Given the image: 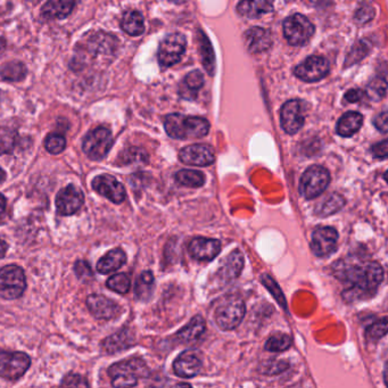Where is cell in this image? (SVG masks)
I'll list each match as a JSON object with an SVG mask.
<instances>
[{"label": "cell", "instance_id": "1", "mask_svg": "<svg viewBox=\"0 0 388 388\" xmlns=\"http://www.w3.org/2000/svg\"><path fill=\"white\" fill-rule=\"evenodd\" d=\"M341 273L342 280L351 285L349 290L351 297L354 294L358 297L371 295L384 279V270L377 262H369L362 266H344L341 269Z\"/></svg>", "mask_w": 388, "mask_h": 388}, {"label": "cell", "instance_id": "2", "mask_svg": "<svg viewBox=\"0 0 388 388\" xmlns=\"http://www.w3.org/2000/svg\"><path fill=\"white\" fill-rule=\"evenodd\" d=\"M165 131L173 139L203 138L210 131L208 120L200 116L170 114L165 118Z\"/></svg>", "mask_w": 388, "mask_h": 388}, {"label": "cell", "instance_id": "3", "mask_svg": "<svg viewBox=\"0 0 388 388\" xmlns=\"http://www.w3.org/2000/svg\"><path fill=\"white\" fill-rule=\"evenodd\" d=\"M109 375L116 387H132L138 379L149 375V368L140 358H129L109 367Z\"/></svg>", "mask_w": 388, "mask_h": 388}, {"label": "cell", "instance_id": "4", "mask_svg": "<svg viewBox=\"0 0 388 388\" xmlns=\"http://www.w3.org/2000/svg\"><path fill=\"white\" fill-rule=\"evenodd\" d=\"M245 303L237 295L224 297V301L217 306L214 319L222 330H233L237 328L245 316Z\"/></svg>", "mask_w": 388, "mask_h": 388}, {"label": "cell", "instance_id": "5", "mask_svg": "<svg viewBox=\"0 0 388 388\" xmlns=\"http://www.w3.org/2000/svg\"><path fill=\"white\" fill-rule=\"evenodd\" d=\"M329 184L330 175L328 170L320 165H312L303 173L299 182V193L306 200H313L319 197Z\"/></svg>", "mask_w": 388, "mask_h": 388}, {"label": "cell", "instance_id": "6", "mask_svg": "<svg viewBox=\"0 0 388 388\" xmlns=\"http://www.w3.org/2000/svg\"><path fill=\"white\" fill-rule=\"evenodd\" d=\"M27 288L23 270L17 266H6L0 269V295L6 299L22 297Z\"/></svg>", "mask_w": 388, "mask_h": 388}, {"label": "cell", "instance_id": "7", "mask_svg": "<svg viewBox=\"0 0 388 388\" xmlns=\"http://www.w3.org/2000/svg\"><path fill=\"white\" fill-rule=\"evenodd\" d=\"M112 145V133L109 129L97 128L90 131L83 139V149L90 160L100 161L109 154Z\"/></svg>", "mask_w": 388, "mask_h": 388}, {"label": "cell", "instance_id": "8", "mask_svg": "<svg viewBox=\"0 0 388 388\" xmlns=\"http://www.w3.org/2000/svg\"><path fill=\"white\" fill-rule=\"evenodd\" d=\"M314 27L302 14H294L283 22V36L292 46H302L313 36Z\"/></svg>", "mask_w": 388, "mask_h": 388}, {"label": "cell", "instance_id": "9", "mask_svg": "<svg viewBox=\"0 0 388 388\" xmlns=\"http://www.w3.org/2000/svg\"><path fill=\"white\" fill-rule=\"evenodd\" d=\"M186 46V38L180 33H172L170 36H165L158 47V63L165 67L175 65L184 56Z\"/></svg>", "mask_w": 388, "mask_h": 388}, {"label": "cell", "instance_id": "10", "mask_svg": "<svg viewBox=\"0 0 388 388\" xmlns=\"http://www.w3.org/2000/svg\"><path fill=\"white\" fill-rule=\"evenodd\" d=\"M31 360L23 352H0V377L17 380L30 368Z\"/></svg>", "mask_w": 388, "mask_h": 388}, {"label": "cell", "instance_id": "11", "mask_svg": "<svg viewBox=\"0 0 388 388\" xmlns=\"http://www.w3.org/2000/svg\"><path fill=\"white\" fill-rule=\"evenodd\" d=\"M304 105L301 100H290L285 103L280 111V122L285 132L295 135L304 125Z\"/></svg>", "mask_w": 388, "mask_h": 388}, {"label": "cell", "instance_id": "12", "mask_svg": "<svg viewBox=\"0 0 388 388\" xmlns=\"http://www.w3.org/2000/svg\"><path fill=\"white\" fill-rule=\"evenodd\" d=\"M329 72V63L325 57L310 56L295 69V76L304 83H316Z\"/></svg>", "mask_w": 388, "mask_h": 388}, {"label": "cell", "instance_id": "13", "mask_svg": "<svg viewBox=\"0 0 388 388\" xmlns=\"http://www.w3.org/2000/svg\"><path fill=\"white\" fill-rule=\"evenodd\" d=\"M92 188L95 189L99 195L107 198L113 202L114 204H121L125 200V187L120 181L116 180L114 177L109 175H97L92 180Z\"/></svg>", "mask_w": 388, "mask_h": 388}, {"label": "cell", "instance_id": "14", "mask_svg": "<svg viewBox=\"0 0 388 388\" xmlns=\"http://www.w3.org/2000/svg\"><path fill=\"white\" fill-rule=\"evenodd\" d=\"M85 202L83 191L74 184L63 188L57 194L56 208L61 215H72L81 208Z\"/></svg>", "mask_w": 388, "mask_h": 388}, {"label": "cell", "instance_id": "15", "mask_svg": "<svg viewBox=\"0 0 388 388\" xmlns=\"http://www.w3.org/2000/svg\"><path fill=\"white\" fill-rule=\"evenodd\" d=\"M338 241V233L332 227H320L314 230L311 241V248L314 255L327 257L336 250Z\"/></svg>", "mask_w": 388, "mask_h": 388}, {"label": "cell", "instance_id": "16", "mask_svg": "<svg viewBox=\"0 0 388 388\" xmlns=\"http://www.w3.org/2000/svg\"><path fill=\"white\" fill-rule=\"evenodd\" d=\"M179 158L184 164L194 166H208L215 161L212 147L208 145H191L181 149Z\"/></svg>", "mask_w": 388, "mask_h": 388}, {"label": "cell", "instance_id": "17", "mask_svg": "<svg viewBox=\"0 0 388 388\" xmlns=\"http://www.w3.org/2000/svg\"><path fill=\"white\" fill-rule=\"evenodd\" d=\"M188 250L191 257L197 261H212L219 255L221 243L212 238L197 237L191 240Z\"/></svg>", "mask_w": 388, "mask_h": 388}, {"label": "cell", "instance_id": "18", "mask_svg": "<svg viewBox=\"0 0 388 388\" xmlns=\"http://www.w3.org/2000/svg\"><path fill=\"white\" fill-rule=\"evenodd\" d=\"M87 305L90 312L97 319L109 320L119 316L121 308L112 299L103 297V295H90L87 299Z\"/></svg>", "mask_w": 388, "mask_h": 388}, {"label": "cell", "instance_id": "19", "mask_svg": "<svg viewBox=\"0 0 388 388\" xmlns=\"http://www.w3.org/2000/svg\"><path fill=\"white\" fill-rule=\"evenodd\" d=\"M202 360L195 351H184L173 363L175 374L181 378H191L201 371Z\"/></svg>", "mask_w": 388, "mask_h": 388}, {"label": "cell", "instance_id": "20", "mask_svg": "<svg viewBox=\"0 0 388 388\" xmlns=\"http://www.w3.org/2000/svg\"><path fill=\"white\" fill-rule=\"evenodd\" d=\"M244 43L248 53L260 54L269 50L272 38L267 29L252 28L244 34Z\"/></svg>", "mask_w": 388, "mask_h": 388}, {"label": "cell", "instance_id": "21", "mask_svg": "<svg viewBox=\"0 0 388 388\" xmlns=\"http://www.w3.org/2000/svg\"><path fill=\"white\" fill-rule=\"evenodd\" d=\"M274 0H241L237 5L240 17L257 19L273 10Z\"/></svg>", "mask_w": 388, "mask_h": 388}, {"label": "cell", "instance_id": "22", "mask_svg": "<svg viewBox=\"0 0 388 388\" xmlns=\"http://www.w3.org/2000/svg\"><path fill=\"white\" fill-rule=\"evenodd\" d=\"M76 0H50L43 7V17L46 20H61L69 17L76 6Z\"/></svg>", "mask_w": 388, "mask_h": 388}, {"label": "cell", "instance_id": "23", "mask_svg": "<svg viewBox=\"0 0 388 388\" xmlns=\"http://www.w3.org/2000/svg\"><path fill=\"white\" fill-rule=\"evenodd\" d=\"M204 86V76L200 71L188 73L179 87V95L181 98L194 100L197 97L198 91Z\"/></svg>", "mask_w": 388, "mask_h": 388}, {"label": "cell", "instance_id": "24", "mask_svg": "<svg viewBox=\"0 0 388 388\" xmlns=\"http://www.w3.org/2000/svg\"><path fill=\"white\" fill-rule=\"evenodd\" d=\"M244 266L243 254L239 250H234L233 253L224 261V266L221 267L220 279L224 280V283L233 281L239 276Z\"/></svg>", "mask_w": 388, "mask_h": 388}, {"label": "cell", "instance_id": "25", "mask_svg": "<svg viewBox=\"0 0 388 388\" xmlns=\"http://www.w3.org/2000/svg\"><path fill=\"white\" fill-rule=\"evenodd\" d=\"M127 261V255L121 248L109 250V253L98 261L97 263V271L102 274L114 272L116 270L123 267Z\"/></svg>", "mask_w": 388, "mask_h": 388}, {"label": "cell", "instance_id": "26", "mask_svg": "<svg viewBox=\"0 0 388 388\" xmlns=\"http://www.w3.org/2000/svg\"><path fill=\"white\" fill-rule=\"evenodd\" d=\"M363 118L358 112H349L339 119L337 123V133L342 137H352L361 128Z\"/></svg>", "mask_w": 388, "mask_h": 388}, {"label": "cell", "instance_id": "27", "mask_svg": "<svg viewBox=\"0 0 388 388\" xmlns=\"http://www.w3.org/2000/svg\"><path fill=\"white\" fill-rule=\"evenodd\" d=\"M205 320L201 316H196L189 321L187 326H184L181 329L180 332L177 334V338L181 343H191L200 338L204 334Z\"/></svg>", "mask_w": 388, "mask_h": 388}, {"label": "cell", "instance_id": "28", "mask_svg": "<svg viewBox=\"0 0 388 388\" xmlns=\"http://www.w3.org/2000/svg\"><path fill=\"white\" fill-rule=\"evenodd\" d=\"M121 27L129 36H142L145 31L144 17L137 10H129L123 15L121 21Z\"/></svg>", "mask_w": 388, "mask_h": 388}, {"label": "cell", "instance_id": "29", "mask_svg": "<svg viewBox=\"0 0 388 388\" xmlns=\"http://www.w3.org/2000/svg\"><path fill=\"white\" fill-rule=\"evenodd\" d=\"M198 45H200V52H201L202 62L204 65V69L210 76H213L215 71V56H214L213 48L211 45L208 36H205L203 31H198Z\"/></svg>", "mask_w": 388, "mask_h": 388}, {"label": "cell", "instance_id": "30", "mask_svg": "<svg viewBox=\"0 0 388 388\" xmlns=\"http://www.w3.org/2000/svg\"><path fill=\"white\" fill-rule=\"evenodd\" d=\"M345 205V200L339 194H330L326 200H323L316 208V215L319 217H329L342 210Z\"/></svg>", "mask_w": 388, "mask_h": 388}, {"label": "cell", "instance_id": "31", "mask_svg": "<svg viewBox=\"0 0 388 388\" xmlns=\"http://www.w3.org/2000/svg\"><path fill=\"white\" fill-rule=\"evenodd\" d=\"M25 76H27V67L23 63L17 62V61L3 64V67L0 69V76L10 83L21 81L25 78Z\"/></svg>", "mask_w": 388, "mask_h": 388}, {"label": "cell", "instance_id": "32", "mask_svg": "<svg viewBox=\"0 0 388 388\" xmlns=\"http://www.w3.org/2000/svg\"><path fill=\"white\" fill-rule=\"evenodd\" d=\"M175 179L179 184L186 187L200 188L205 184V177L201 171L194 170H181L177 175Z\"/></svg>", "mask_w": 388, "mask_h": 388}, {"label": "cell", "instance_id": "33", "mask_svg": "<svg viewBox=\"0 0 388 388\" xmlns=\"http://www.w3.org/2000/svg\"><path fill=\"white\" fill-rule=\"evenodd\" d=\"M154 288V276L151 271L142 272L136 283V295L139 299H147L151 297Z\"/></svg>", "mask_w": 388, "mask_h": 388}, {"label": "cell", "instance_id": "34", "mask_svg": "<svg viewBox=\"0 0 388 388\" xmlns=\"http://www.w3.org/2000/svg\"><path fill=\"white\" fill-rule=\"evenodd\" d=\"M17 131L7 127H0V155L8 154L17 145Z\"/></svg>", "mask_w": 388, "mask_h": 388}, {"label": "cell", "instance_id": "35", "mask_svg": "<svg viewBox=\"0 0 388 388\" xmlns=\"http://www.w3.org/2000/svg\"><path fill=\"white\" fill-rule=\"evenodd\" d=\"M129 335L125 332H118L116 335L111 336L109 338H106L103 342V349H105L107 353H116L119 349L128 347Z\"/></svg>", "mask_w": 388, "mask_h": 388}, {"label": "cell", "instance_id": "36", "mask_svg": "<svg viewBox=\"0 0 388 388\" xmlns=\"http://www.w3.org/2000/svg\"><path fill=\"white\" fill-rule=\"evenodd\" d=\"M292 346V338L286 334H277L270 337L266 343V349L269 352H283Z\"/></svg>", "mask_w": 388, "mask_h": 388}, {"label": "cell", "instance_id": "37", "mask_svg": "<svg viewBox=\"0 0 388 388\" xmlns=\"http://www.w3.org/2000/svg\"><path fill=\"white\" fill-rule=\"evenodd\" d=\"M109 290L119 294H127L130 290V278L125 273H118L111 277L106 283Z\"/></svg>", "mask_w": 388, "mask_h": 388}, {"label": "cell", "instance_id": "38", "mask_svg": "<svg viewBox=\"0 0 388 388\" xmlns=\"http://www.w3.org/2000/svg\"><path fill=\"white\" fill-rule=\"evenodd\" d=\"M386 91H387V83L385 78H376L369 83L365 95L374 100H379L382 97H385Z\"/></svg>", "mask_w": 388, "mask_h": 388}, {"label": "cell", "instance_id": "39", "mask_svg": "<svg viewBox=\"0 0 388 388\" xmlns=\"http://www.w3.org/2000/svg\"><path fill=\"white\" fill-rule=\"evenodd\" d=\"M370 45H369L365 40H362V41H358L356 46L353 47V50H351V53L349 54V57L346 60V66L352 65L354 63L360 62L362 58H365L367 56V54L369 53L370 50Z\"/></svg>", "mask_w": 388, "mask_h": 388}, {"label": "cell", "instance_id": "40", "mask_svg": "<svg viewBox=\"0 0 388 388\" xmlns=\"http://www.w3.org/2000/svg\"><path fill=\"white\" fill-rule=\"evenodd\" d=\"M45 147L50 154H60L66 147V139L60 133H50L45 140Z\"/></svg>", "mask_w": 388, "mask_h": 388}, {"label": "cell", "instance_id": "41", "mask_svg": "<svg viewBox=\"0 0 388 388\" xmlns=\"http://www.w3.org/2000/svg\"><path fill=\"white\" fill-rule=\"evenodd\" d=\"M386 334H387V318H382V320H379L367 329L365 336L369 341L376 342V341L382 338L384 336H386Z\"/></svg>", "mask_w": 388, "mask_h": 388}, {"label": "cell", "instance_id": "42", "mask_svg": "<svg viewBox=\"0 0 388 388\" xmlns=\"http://www.w3.org/2000/svg\"><path fill=\"white\" fill-rule=\"evenodd\" d=\"M149 156L145 151L139 149H130L125 151L122 155V161L125 164H132V163H146Z\"/></svg>", "mask_w": 388, "mask_h": 388}, {"label": "cell", "instance_id": "43", "mask_svg": "<svg viewBox=\"0 0 388 388\" xmlns=\"http://www.w3.org/2000/svg\"><path fill=\"white\" fill-rule=\"evenodd\" d=\"M376 12L375 8L369 5V3H362L361 6L358 7L356 13V21L358 23L365 24L374 20Z\"/></svg>", "mask_w": 388, "mask_h": 388}, {"label": "cell", "instance_id": "44", "mask_svg": "<svg viewBox=\"0 0 388 388\" xmlns=\"http://www.w3.org/2000/svg\"><path fill=\"white\" fill-rule=\"evenodd\" d=\"M262 283L266 285L268 290L271 292L274 299H277V302L280 303V304L283 305V308H286V299L283 297V294L281 293V290H280L278 285L274 283V280L270 276H263L262 277Z\"/></svg>", "mask_w": 388, "mask_h": 388}, {"label": "cell", "instance_id": "45", "mask_svg": "<svg viewBox=\"0 0 388 388\" xmlns=\"http://www.w3.org/2000/svg\"><path fill=\"white\" fill-rule=\"evenodd\" d=\"M61 385L67 386V387H88L89 384H88L86 379L81 377V376L69 374V375L64 377L62 382H61Z\"/></svg>", "mask_w": 388, "mask_h": 388}, {"label": "cell", "instance_id": "46", "mask_svg": "<svg viewBox=\"0 0 388 388\" xmlns=\"http://www.w3.org/2000/svg\"><path fill=\"white\" fill-rule=\"evenodd\" d=\"M76 276L79 277L80 279L88 281L94 278V273H92L91 268L89 264L87 263L86 261H78L76 266H74Z\"/></svg>", "mask_w": 388, "mask_h": 388}, {"label": "cell", "instance_id": "47", "mask_svg": "<svg viewBox=\"0 0 388 388\" xmlns=\"http://www.w3.org/2000/svg\"><path fill=\"white\" fill-rule=\"evenodd\" d=\"M372 154L377 158H387L388 155V142L387 140H382V142H378L376 145L372 146L371 149Z\"/></svg>", "mask_w": 388, "mask_h": 388}, {"label": "cell", "instance_id": "48", "mask_svg": "<svg viewBox=\"0 0 388 388\" xmlns=\"http://www.w3.org/2000/svg\"><path fill=\"white\" fill-rule=\"evenodd\" d=\"M374 125H375L376 128L378 129L379 131L382 132V133H386L388 127L387 111H384L382 114H379V116L376 118L375 121H374Z\"/></svg>", "mask_w": 388, "mask_h": 388}, {"label": "cell", "instance_id": "49", "mask_svg": "<svg viewBox=\"0 0 388 388\" xmlns=\"http://www.w3.org/2000/svg\"><path fill=\"white\" fill-rule=\"evenodd\" d=\"M365 96V92L360 89H352L346 92L345 98L346 102L349 103H358Z\"/></svg>", "mask_w": 388, "mask_h": 388}, {"label": "cell", "instance_id": "50", "mask_svg": "<svg viewBox=\"0 0 388 388\" xmlns=\"http://www.w3.org/2000/svg\"><path fill=\"white\" fill-rule=\"evenodd\" d=\"M7 248V244L3 241V239H0V259H3L5 257V254H6Z\"/></svg>", "mask_w": 388, "mask_h": 388}, {"label": "cell", "instance_id": "51", "mask_svg": "<svg viewBox=\"0 0 388 388\" xmlns=\"http://www.w3.org/2000/svg\"><path fill=\"white\" fill-rule=\"evenodd\" d=\"M6 198L3 197V195H0V215L6 211Z\"/></svg>", "mask_w": 388, "mask_h": 388}, {"label": "cell", "instance_id": "52", "mask_svg": "<svg viewBox=\"0 0 388 388\" xmlns=\"http://www.w3.org/2000/svg\"><path fill=\"white\" fill-rule=\"evenodd\" d=\"M316 6H326L328 3H332V0H311Z\"/></svg>", "mask_w": 388, "mask_h": 388}, {"label": "cell", "instance_id": "53", "mask_svg": "<svg viewBox=\"0 0 388 388\" xmlns=\"http://www.w3.org/2000/svg\"><path fill=\"white\" fill-rule=\"evenodd\" d=\"M5 178H6V173H5L3 169L0 168V182H3Z\"/></svg>", "mask_w": 388, "mask_h": 388}, {"label": "cell", "instance_id": "54", "mask_svg": "<svg viewBox=\"0 0 388 388\" xmlns=\"http://www.w3.org/2000/svg\"><path fill=\"white\" fill-rule=\"evenodd\" d=\"M3 46H5V40L0 38V50H3Z\"/></svg>", "mask_w": 388, "mask_h": 388}, {"label": "cell", "instance_id": "55", "mask_svg": "<svg viewBox=\"0 0 388 388\" xmlns=\"http://www.w3.org/2000/svg\"><path fill=\"white\" fill-rule=\"evenodd\" d=\"M175 3H184L186 0H172Z\"/></svg>", "mask_w": 388, "mask_h": 388}, {"label": "cell", "instance_id": "56", "mask_svg": "<svg viewBox=\"0 0 388 388\" xmlns=\"http://www.w3.org/2000/svg\"><path fill=\"white\" fill-rule=\"evenodd\" d=\"M25 1H28V3H39L40 0H25Z\"/></svg>", "mask_w": 388, "mask_h": 388}]
</instances>
